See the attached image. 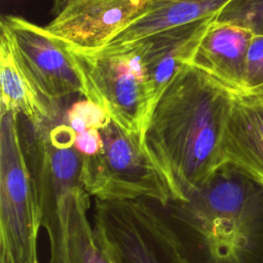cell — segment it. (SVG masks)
Listing matches in <instances>:
<instances>
[{
    "instance_id": "10",
    "label": "cell",
    "mask_w": 263,
    "mask_h": 263,
    "mask_svg": "<svg viewBox=\"0 0 263 263\" xmlns=\"http://www.w3.org/2000/svg\"><path fill=\"white\" fill-rule=\"evenodd\" d=\"M216 16L212 15L165 29L120 46L129 47L138 54L147 78L154 108L178 71L184 65L191 64L206 29Z\"/></svg>"
},
{
    "instance_id": "2",
    "label": "cell",
    "mask_w": 263,
    "mask_h": 263,
    "mask_svg": "<svg viewBox=\"0 0 263 263\" xmlns=\"http://www.w3.org/2000/svg\"><path fill=\"white\" fill-rule=\"evenodd\" d=\"M163 209L198 263H263V186L238 168L221 165Z\"/></svg>"
},
{
    "instance_id": "15",
    "label": "cell",
    "mask_w": 263,
    "mask_h": 263,
    "mask_svg": "<svg viewBox=\"0 0 263 263\" xmlns=\"http://www.w3.org/2000/svg\"><path fill=\"white\" fill-rule=\"evenodd\" d=\"M89 194L80 188L76 194L69 228L71 263H113L110 254L90 225Z\"/></svg>"
},
{
    "instance_id": "12",
    "label": "cell",
    "mask_w": 263,
    "mask_h": 263,
    "mask_svg": "<svg viewBox=\"0 0 263 263\" xmlns=\"http://www.w3.org/2000/svg\"><path fill=\"white\" fill-rule=\"evenodd\" d=\"M254 33L247 28L216 21L210 24L191 65L232 92L245 89L246 58Z\"/></svg>"
},
{
    "instance_id": "8",
    "label": "cell",
    "mask_w": 263,
    "mask_h": 263,
    "mask_svg": "<svg viewBox=\"0 0 263 263\" xmlns=\"http://www.w3.org/2000/svg\"><path fill=\"white\" fill-rule=\"evenodd\" d=\"M1 32L20 69L46 102L58 105L66 97L82 95V81L65 41L14 15L2 17Z\"/></svg>"
},
{
    "instance_id": "5",
    "label": "cell",
    "mask_w": 263,
    "mask_h": 263,
    "mask_svg": "<svg viewBox=\"0 0 263 263\" xmlns=\"http://www.w3.org/2000/svg\"><path fill=\"white\" fill-rule=\"evenodd\" d=\"M103 147L95 155L81 157L80 182L98 200L147 199L165 208L172 201L168 187L145 150L139 135L111 120L101 128Z\"/></svg>"
},
{
    "instance_id": "14",
    "label": "cell",
    "mask_w": 263,
    "mask_h": 263,
    "mask_svg": "<svg viewBox=\"0 0 263 263\" xmlns=\"http://www.w3.org/2000/svg\"><path fill=\"white\" fill-rule=\"evenodd\" d=\"M0 84L2 113L12 112L38 121L59 113L58 105L46 102L20 69L6 38H0Z\"/></svg>"
},
{
    "instance_id": "17",
    "label": "cell",
    "mask_w": 263,
    "mask_h": 263,
    "mask_svg": "<svg viewBox=\"0 0 263 263\" xmlns=\"http://www.w3.org/2000/svg\"><path fill=\"white\" fill-rule=\"evenodd\" d=\"M64 120L75 133H81L88 128L101 129L112 118L104 108L84 98L68 109Z\"/></svg>"
},
{
    "instance_id": "6",
    "label": "cell",
    "mask_w": 263,
    "mask_h": 263,
    "mask_svg": "<svg viewBox=\"0 0 263 263\" xmlns=\"http://www.w3.org/2000/svg\"><path fill=\"white\" fill-rule=\"evenodd\" d=\"M66 44L82 81V96L104 108L124 130L142 139L154 107L135 50L129 47L87 50Z\"/></svg>"
},
{
    "instance_id": "9",
    "label": "cell",
    "mask_w": 263,
    "mask_h": 263,
    "mask_svg": "<svg viewBox=\"0 0 263 263\" xmlns=\"http://www.w3.org/2000/svg\"><path fill=\"white\" fill-rule=\"evenodd\" d=\"M155 0H73L45 26L77 48L98 50L140 18Z\"/></svg>"
},
{
    "instance_id": "4",
    "label": "cell",
    "mask_w": 263,
    "mask_h": 263,
    "mask_svg": "<svg viewBox=\"0 0 263 263\" xmlns=\"http://www.w3.org/2000/svg\"><path fill=\"white\" fill-rule=\"evenodd\" d=\"M93 228L113 263H196L164 209L147 199H96Z\"/></svg>"
},
{
    "instance_id": "13",
    "label": "cell",
    "mask_w": 263,
    "mask_h": 263,
    "mask_svg": "<svg viewBox=\"0 0 263 263\" xmlns=\"http://www.w3.org/2000/svg\"><path fill=\"white\" fill-rule=\"evenodd\" d=\"M229 1L155 0L140 18L115 35L102 48H117L165 29L217 15Z\"/></svg>"
},
{
    "instance_id": "3",
    "label": "cell",
    "mask_w": 263,
    "mask_h": 263,
    "mask_svg": "<svg viewBox=\"0 0 263 263\" xmlns=\"http://www.w3.org/2000/svg\"><path fill=\"white\" fill-rule=\"evenodd\" d=\"M23 150L32 178L41 227L50 245L48 263H71L69 228L80 182L81 156L74 148L76 133L59 113L33 121L18 116Z\"/></svg>"
},
{
    "instance_id": "7",
    "label": "cell",
    "mask_w": 263,
    "mask_h": 263,
    "mask_svg": "<svg viewBox=\"0 0 263 263\" xmlns=\"http://www.w3.org/2000/svg\"><path fill=\"white\" fill-rule=\"evenodd\" d=\"M39 206L23 150L18 115L0 120V262L38 263Z\"/></svg>"
},
{
    "instance_id": "1",
    "label": "cell",
    "mask_w": 263,
    "mask_h": 263,
    "mask_svg": "<svg viewBox=\"0 0 263 263\" xmlns=\"http://www.w3.org/2000/svg\"><path fill=\"white\" fill-rule=\"evenodd\" d=\"M232 91L186 64L157 101L142 144L172 200H186L221 166V142Z\"/></svg>"
},
{
    "instance_id": "11",
    "label": "cell",
    "mask_w": 263,
    "mask_h": 263,
    "mask_svg": "<svg viewBox=\"0 0 263 263\" xmlns=\"http://www.w3.org/2000/svg\"><path fill=\"white\" fill-rule=\"evenodd\" d=\"M223 164L263 186V84L232 92L221 142Z\"/></svg>"
},
{
    "instance_id": "16",
    "label": "cell",
    "mask_w": 263,
    "mask_h": 263,
    "mask_svg": "<svg viewBox=\"0 0 263 263\" xmlns=\"http://www.w3.org/2000/svg\"><path fill=\"white\" fill-rule=\"evenodd\" d=\"M216 21L263 34V0H230L218 12Z\"/></svg>"
},
{
    "instance_id": "19",
    "label": "cell",
    "mask_w": 263,
    "mask_h": 263,
    "mask_svg": "<svg viewBox=\"0 0 263 263\" xmlns=\"http://www.w3.org/2000/svg\"><path fill=\"white\" fill-rule=\"evenodd\" d=\"M103 147V137L101 129L88 128L81 133H76L74 148L81 157L97 154Z\"/></svg>"
},
{
    "instance_id": "18",
    "label": "cell",
    "mask_w": 263,
    "mask_h": 263,
    "mask_svg": "<svg viewBox=\"0 0 263 263\" xmlns=\"http://www.w3.org/2000/svg\"><path fill=\"white\" fill-rule=\"evenodd\" d=\"M261 84H263V34H254L247 51L243 90Z\"/></svg>"
},
{
    "instance_id": "20",
    "label": "cell",
    "mask_w": 263,
    "mask_h": 263,
    "mask_svg": "<svg viewBox=\"0 0 263 263\" xmlns=\"http://www.w3.org/2000/svg\"><path fill=\"white\" fill-rule=\"evenodd\" d=\"M68 1H73V0H67V1H66V2H68Z\"/></svg>"
}]
</instances>
